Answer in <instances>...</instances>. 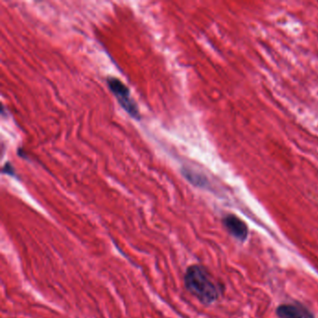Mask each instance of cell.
I'll use <instances>...</instances> for the list:
<instances>
[{
	"label": "cell",
	"mask_w": 318,
	"mask_h": 318,
	"mask_svg": "<svg viewBox=\"0 0 318 318\" xmlns=\"http://www.w3.org/2000/svg\"><path fill=\"white\" fill-rule=\"evenodd\" d=\"M3 173H5V174H8V175H15V173H14V169H13V167L11 166V164H9V163H7L6 164L5 166H4V168H3Z\"/></svg>",
	"instance_id": "6"
},
{
	"label": "cell",
	"mask_w": 318,
	"mask_h": 318,
	"mask_svg": "<svg viewBox=\"0 0 318 318\" xmlns=\"http://www.w3.org/2000/svg\"><path fill=\"white\" fill-rule=\"evenodd\" d=\"M183 175H185L186 178L191 182L193 185L203 187L207 184V178H205L202 175H199L194 171L190 169L183 170Z\"/></svg>",
	"instance_id": "5"
},
{
	"label": "cell",
	"mask_w": 318,
	"mask_h": 318,
	"mask_svg": "<svg viewBox=\"0 0 318 318\" xmlns=\"http://www.w3.org/2000/svg\"><path fill=\"white\" fill-rule=\"evenodd\" d=\"M184 281L188 291L203 304H211L220 295L218 285L202 266H190L186 270Z\"/></svg>",
	"instance_id": "1"
},
{
	"label": "cell",
	"mask_w": 318,
	"mask_h": 318,
	"mask_svg": "<svg viewBox=\"0 0 318 318\" xmlns=\"http://www.w3.org/2000/svg\"><path fill=\"white\" fill-rule=\"evenodd\" d=\"M276 313L279 318H313L307 309L299 304H282L277 307Z\"/></svg>",
	"instance_id": "4"
},
{
	"label": "cell",
	"mask_w": 318,
	"mask_h": 318,
	"mask_svg": "<svg viewBox=\"0 0 318 318\" xmlns=\"http://www.w3.org/2000/svg\"><path fill=\"white\" fill-rule=\"evenodd\" d=\"M107 86L111 90L112 94L116 96L120 106L127 112L131 117L135 120H140V113L138 109L137 103L133 100L132 96L130 95V90L127 86L122 82V80H119L114 77H108L106 79Z\"/></svg>",
	"instance_id": "2"
},
{
	"label": "cell",
	"mask_w": 318,
	"mask_h": 318,
	"mask_svg": "<svg viewBox=\"0 0 318 318\" xmlns=\"http://www.w3.org/2000/svg\"><path fill=\"white\" fill-rule=\"evenodd\" d=\"M223 224L229 234L241 242L247 238L248 229L246 224L238 217L234 215H228L223 218Z\"/></svg>",
	"instance_id": "3"
}]
</instances>
